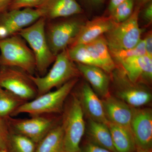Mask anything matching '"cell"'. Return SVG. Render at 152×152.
I'll use <instances>...</instances> for the list:
<instances>
[{"mask_svg":"<svg viewBox=\"0 0 152 152\" xmlns=\"http://www.w3.org/2000/svg\"><path fill=\"white\" fill-rule=\"evenodd\" d=\"M78 81L79 78L72 79L56 91H50L26 102L17 109L12 117L23 113L31 116L61 113L66 99Z\"/></svg>","mask_w":152,"mask_h":152,"instance_id":"cell-2","label":"cell"},{"mask_svg":"<svg viewBox=\"0 0 152 152\" xmlns=\"http://www.w3.org/2000/svg\"><path fill=\"white\" fill-rule=\"evenodd\" d=\"M35 152H65L61 121L37 144Z\"/></svg>","mask_w":152,"mask_h":152,"instance_id":"cell-21","label":"cell"},{"mask_svg":"<svg viewBox=\"0 0 152 152\" xmlns=\"http://www.w3.org/2000/svg\"><path fill=\"white\" fill-rule=\"evenodd\" d=\"M26 101L0 87V116L4 118L12 117L14 112Z\"/></svg>","mask_w":152,"mask_h":152,"instance_id":"cell-23","label":"cell"},{"mask_svg":"<svg viewBox=\"0 0 152 152\" xmlns=\"http://www.w3.org/2000/svg\"><path fill=\"white\" fill-rule=\"evenodd\" d=\"M45 0H13L9 10L37 8Z\"/></svg>","mask_w":152,"mask_h":152,"instance_id":"cell-28","label":"cell"},{"mask_svg":"<svg viewBox=\"0 0 152 152\" xmlns=\"http://www.w3.org/2000/svg\"><path fill=\"white\" fill-rule=\"evenodd\" d=\"M81 15L46 20V37L50 48L55 56L75 42L86 22Z\"/></svg>","mask_w":152,"mask_h":152,"instance_id":"cell-1","label":"cell"},{"mask_svg":"<svg viewBox=\"0 0 152 152\" xmlns=\"http://www.w3.org/2000/svg\"><path fill=\"white\" fill-rule=\"evenodd\" d=\"M134 83L148 86L152 80V58L147 55L129 58L117 65Z\"/></svg>","mask_w":152,"mask_h":152,"instance_id":"cell-13","label":"cell"},{"mask_svg":"<svg viewBox=\"0 0 152 152\" xmlns=\"http://www.w3.org/2000/svg\"><path fill=\"white\" fill-rule=\"evenodd\" d=\"M87 132L92 142L112 152H116L113 144L110 132L107 124L88 119Z\"/></svg>","mask_w":152,"mask_h":152,"instance_id":"cell-22","label":"cell"},{"mask_svg":"<svg viewBox=\"0 0 152 152\" xmlns=\"http://www.w3.org/2000/svg\"><path fill=\"white\" fill-rule=\"evenodd\" d=\"M142 17L144 20L148 23H151L152 22V2L150 1L142 7Z\"/></svg>","mask_w":152,"mask_h":152,"instance_id":"cell-31","label":"cell"},{"mask_svg":"<svg viewBox=\"0 0 152 152\" xmlns=\"http://www.w3.org/2000/svg\"><path fill=\"white\" fill-rule=\"evenodd\" d=\"M110 52L116 65L126 59L146 55L144 39L134 48Z\"/></svg>","mask_w":152,"mask_h":152,"instance_id":"cell-26","label":"cell"},{"mask_svg":"<svg viewBox=\"0 0 152 152\" xmlns=\"http://www.w3.org/2000/svg\"><path fill=\"white\" fill-rule=\"evenodd\" d=\"M151 1L152 0H135L136 6L140 7L141 9L145 5Z\"/></svg>","mask_w":152,"mask_h":152,"instance_id":"cell-36","label":"cell"},{"mask_svg":"<svg viewBox=\"0 0 152 152\" xmlns=\"http://www.w3.org/2000/svg\"><path fill=\"white\" fill-rule=\"evenodd\" d=\"M41 17L37 8L8 10L0 15V40L18 34Z\"/></svg>","mask_w":152,"mask_h":152,"instance_id":"cell-11","label":"cell"},{"mask_svg":"<svg viewBox=\"0 0 152 152\" xmlns=\"http://www.w3.org/2000/svg\"><path fill=\"white\" fill-rule=\"evenodd\" d=\"M126 0H110L108 7V10L110 14L115 10L117 7L124 2Z\"/></svg>","mask_w":152,"mask_h":152,"instance_id":"cell-34","label":"cell"},{"mask_svg":"<svg viewBox=\"0 0 152 152\" xmlns=\"http://www.w3.org/2000/svg\"><path fill=\"white\" fill-rule=\"evenodd\" d=\"M102 100L108 121L131 129L135 108L110 94Z\"/></svg>","mask_w":152,"mask_h":152,"instance_id":"cell-14","label":"cell"},{"mask_svg":"<svg viewBox=\"0 0 152 152\" xmlns=\"http://www.w3.org/2000/svg\"><path fill=\"white\" fill-rule=\"evenodd\" d=\"M66 50L69 57L74 63L99 67L97 62L93 58L86 45H73Z\"/></svg>","mask_w":152,"mask_h":152,"instance_id":"cell-25","label":"cell"},{"mask_svg":"<svg viewBox=\"0 0 152 152\" xmlns=\"http://www.w3.org/2000/svg\"><path fill=\"white\" fill-rule=\"evenodd\" d=\"M115 24L110 15L96 17L91 20L86 21L75 41L72 45L89 43L108 32Z\"/></svg>","mask_w":152,"mask_h":152,"instance_id":"cell-18","label":"cell"},{"mask_svg":"<svg viewBox=\"0 0 152 152\" xmlns=\"http://www.w3.org/2000/svg\"><path fill=\"white\" fill-rule=\"evenodd\" d=\"M80 75L75 64L70 58L66 49L56 56L52 68L45 75H31V77L37 88L38 96L54 88H58Z\"/></svg>","mask_w":152,"mask_h":152,"instance_id":"cell-3","label":"cell"},{"mask_svg":"<svg viewBox=\"0 0 152 152\" xmlns=\"http://www.w3.org/2000/svg\"><path fill=\"white\" fill-rule=\"evenodd\" d=\"M130 128L137 151L152 149V110L150 108H135Z\"/></svg>","mask_w":152,"mask_h":152,"instance_id":"cell-12","label":"cell"},{"mask_svg":"<svg viewBox=\"0 0 152 152\" xmlns=\"http://www.w3.org/2000/svg\"><path fill=\"white\" fill-rule=\"evenodd\" d=\"M75 94L80 102L84 114L88 119L104 124L107 123L102 102L88 83L83 84L79 95Z\"/></svg>","mask_w":152,"mask_h":152,"instance_id":"cell-15","label":"cell"},{"mask_svg":"<svg viewBox=\"0 0 152 152\" xmlns=\"http://www.w3.org/2000/svg\"><path fill=\"white\" fill-rule=\"evenodd\" d=\"M115 96L134 108L150 103L152 95L148 86L131 81L121 68L117 66L110 75Z\"/></svg>","mask_w":152,"mask_h":152,"instance_id":"cell-8","label":"cell"},{"mask_svg":"<svg viewBox=\"0 0 152 152\" xmlns=\"http://www.w3.org/2000/svg\"><path fill=\"white\" fill-rule=\"evenodd\" d=\"M31 75L21 68L0 66V87L26 102L32 100L38 93Z\"/></svg>","mask_w":152,"mask_h":152,"instance_id":"cell-10","label":"cell"},{"mask_svg":"<svg viewBox=\"0 0 152 152\" xmlns=\"http://www.w3.org/2000/svg\"><path fill=\"white\" fill-rule=\"evenodd\" d=\"M79 152H113L98 145L92 142L87 143L82 148H80Z\"/></svg>","mask_w":152,"mask_h":152,"instance_id":"cell-30","label":"cell"},{"mask_svg":"<svg viewBox=\"0 0 152 152\" xmlns=\"http://www.w3.org/2000/svg\"><path fill=\"white\" fill-rule=\"evenodd\" d=\"M10 130L6 118L0 116V151L7 150Z\"/></svg>","mask_w":152,"mask_h":152,"instance_id":"cell-29","label":"cell"},{"mask_svg":"<svg viewBox=\"0 0 152 152\" xmlns=\"http://www.w3.org/2000/svg\"><path fill=\"white\" fill-rule=\"evenodd\" d=\"M36 145L28 138L10 131L7 144L8 152H35Z\"/></svg>","mask_w":152,"mask_h":152,"instance_id":"cell-24","label":"cell"},{"mask_svg":"<svg viewBox=\"0 0 152 152\" xmlns=\"http://www.w3.org/2000/svg\"><path fill=\"white\" fill-rule=\"evenodd\" d=\"M0 152H8L7 151V150H1Z\"/></svg>","mask_w":152,"mask_h":152,"instance_id":"cell-38","label":"cell"},{"mask_svg":"<svg viewBox=\"0 0 152 152\" xmlns=\"http://www.w3.org/2000/svg\"><path fill=\"white\" fill-rule=\"evenodd\" d=\"M54 114L31 116L29 118H7L10 131L28 138L36 144L61 121V116Z\"/></svg>","mask_w":152,"mask_h":152,"instance_id":"cell-9","label":"cell"},{"mask_svg":"<svg viewBox=\"0 0 152 152\" xmlns=\"http://www.w3.org/2000/svg\"><path fill=\"white\" fill-rule=\"evenodd\" d=\"M86 45L99 67L110 75L117 65L111 55L104 36Z\"/></svg>","mask_w":152,"mask_h":152,"instance_id":"cell-19","label":"cell"},{"mask_svg":"<svg viewBox=\"0 0 152 152\" xmlns=\"http://www.w3.org/2000/svg\"><path fill=\"white\" fill-rule=\"evenodd\" d=\"M135 4V0H126L117 7L110 16L116 23L124 21L132 15Z\"/></svg>","mask_w":152,"mask_h":152,"instance_id":"cell-27","label":"cell"},{"mask_svg":"<svg viewBox=\"0 0 152 152\" xmlns=\"http://www.w3.org/2000/svg\"><path fill=\"white\" fill-rule=\"evenodd\" d=\"M75 64L80 75L89 83L97 94L102 98L110 94V75L99 67L79 63Z\"/></svg>","mask_w":152,"mask_h":152,"instance_id":"cell-17","label":"cell"},{"mask_svg":"<svg viewBox=\"0 0 152 152\" xmlns=\"http://www.w3.org/2000/svg\"><path fill=\"white\" fill-rule=\"evenodd\" d=\"M46 20L41 17L29 26L19 32L20 35L32 51L36 64V70L39 76L45 75L54 62L56 56L52 53L45 33Z\"/></svg>","mask_w":152,"mask_h":152,"instance_id":"cell-6","label":"cell"},{"mask_svg":"<svg viewBox=\"0 0 152 152\" xmlns=\"http://www.w3.org/2000/svg\"><path fill=\"white\" fill-rule=\"evenodd\" d=\"M137 152H152V149H150L141 150V151H137Z\"/></svg>","mask_w":152,"mask_h":152,"instance_id":"cell-37","label":"cell"},{"mask_svg":"<svg viewBox=\"0 0 152 152\" xmlns=\"http://www.w3.org/2000/svg\"><path fill=\"white\" fill-rule=\"evenodd\" d=\"M3 66L21 68L31 75L37 72L32 51L18 34L0 40V66Z\"/></svg>","mask_w":152,"mask_h":152,"instance_id":"cell-5","label":"cell"},{"mask_svg":"<svg viewBox=\"0 0 152 152\" xmlns=\"http://www.w3.org/2000/svg\"><path fill=\"white\" fill-rule=\"evenodd\" d=\"M141 8L135 7L129 18L121 23L115 24L104 36L109 50L115 51L131 48L141 40L142 30L139 24Z\"/></svg>","mask_w":152,"mask_h":152,"instance_id":"cell-7","label":"cell"},{"mask_svg":"<svg viewBox=\"0 0 152 152\" xmlns=\"http://www.w3.org/2000/svg\"><path fill=\"white\" fill-rule=\"evenodd\" d=\"M112 141L116 152H134L137 151L131 129L115 124L108 121Z\"/></svg>","mask_w":152,"mask_h":152,"instance_id":"cell-20","label":"cell"},{"mask_svg":"<svg viewBox=\"0 0 152 152\" xmlns=\"http://www.w3.org/2000/svg\"><path fill=\"white\" fill-rule=\"evenodd\" d=\"M64 107L61 116L65 152H79L80 145L86 131V123L80 102L75 94Z\"/></svg>","mask_w":152,"mask_h":152,"instance_id":"cell-4","label":"cell"},{"mask_svg":"<svg viewBox=\"0 0 152 152\" xmlns=\"http://www.w3.org/2000/svg\"><path fill=\"white\" fill-rule=\"evenodd\" d=\"M46 20L66 18L83 14L81 6L77 0H45L37 8Z\"/></svg>","mask_w":152,"mask_h":152,"instance_id":"cell-16","label":"cell"},{"mask_svg":"<svg viewBox=\"0 0 152 152\" xmlns=\"http://www.w3.org/2000/svg\"><path fill=\"white\" fill-rule=\"evenodd\" d=\"M78 2L79 1L87 4L88 5L92 7H96L101 5L104 2L105 0H77Z\"/></svg>","mask_w":152,"mask_h":152,"instance_id":"cell-35","label":"cell"},{"mask_svg":"<svg viewBox=\"0 0 152 152\" xmlns=\"http://www.w3.org/2000/svg\"><path fill=\"white\" fill-rule=\"evenodd\" d=\"M13 0H0V15L7 11Z\"/></svg>","mask_w":152,"mask_h":152,"instance_id":"cell-33","label":"cell"},{"mask_svg":"<svg viewBox=\"0 0 152 152\" xmlns=\"http://www.w3.org/2000/svg\"><path fill=\"white\" fill-rule=\"evenodd\" d=\"M145 41L146 54L148 56L152 58V34L151 31L147 34L144 39Z\"/></svg>","mask_w":152,"mask_h":152,"instance_id":"cell-32","label":"cell"}]
</instances>
